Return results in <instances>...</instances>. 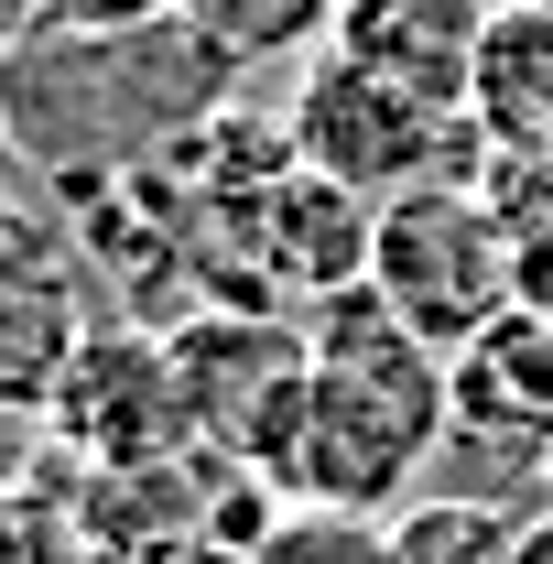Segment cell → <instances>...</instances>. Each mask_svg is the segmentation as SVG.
<instances>
[{
  "instance_id": "cell-8",
  "label": "cell",
  "mask_w": 553,
  "mask_h": 564,
  "mask_svg": "<svg viewBox=\"0 0 553 564\" xmlns=\"http://www.w3.org/2000/svg\"><path fill=\"white\" fill-rule=\"evenodd\" d=\"M445 380H456V423L467 434H532L553 445V315H499L467 358H445Z\"/></svg>"
},
{
  "instance_id": "cell-9",
  "label": "cell",
  "mask_w": 553,
  "mask_h": 564,
  "mask_svg": "<svg viewBox=\"0 0 553 564\" xmlns=\"http://www.w3.org/2000/svg\"><path fill=\"white\" fill-rule=\"evenodd\" d=\"M87 337H98V315H87L76 282H55V293H0V402L11 413H44L66 391V369H76Z\"/></svg>"
},
{
  "instance_id": "cell-7",
  "label": "cell",
  "mask_w": 553,
  "mask_h": 564,
  "mask_svg": "<svg viewBox=\"0 0 553 564\" xmlns=\"http://www.w3.org/2000/svg\"><path fill=\"white\" fill-rule=\"evenodd\" d=\"M467 120H478L488 152H510V163H553V0H510V11H488Z\"/></svg>"
},
{
  "instance_id": "cell-1",
  "label": "cell",
  "mask_w": 553,
  "mask_h": 564,
  "mask_svg": "<svg viewBox=\"0 0 553 564\" xmlns=\"http://www.w3.org/2000/svg\"><path fill=\"white\" fill-rule=\"evenodd\" d=\"M315 391H304V445H293V499L347 510V521H402L423 456L456 434V380L413 326L358 282L315 304Z\"/></svg>"
},
{
  "instance_id": "cell-17",
  "label": "cell",
  "mask_w": 553,
  "mask_h": 564,
  "mask_svg": "<svg viewBox=\"0 0 553 564\" xmlns=\"http://www.w3.org/2000/svg\"><path fill=\"white\" fill-rule=\"evenodd\" d=\"M44 11H55V0H0V55H22V44H44Z\"/></svg>"
},
{
  "instance_id": "cell-11",
  "label": "cell",
  "mask_w": 553,
  "mask_h": 564,
  "mask_svg": "<svg viewBox=\"0 0 553 564\" xmlns=\"http://www.w3.org/2000/svg\"><path fill=\"white\" fill-rule=\"evenodd\" d=\"M510 543H521V521L488 510V499H413L391 521V554L402 564H499Z\"/></svg>"
},
{
  "instance_id": "cell-15",
  "label": "cell",
  "mask_w": 553,
  "mask_h": 564,
  "mask_svg": "<svg viewBox=\"0 0 553 564\" xmlns=\"http://www.w3.org/2000/svg\"><path fill=\"white\" fill-rule=\"evenodd\" d=\"M174 0H55L44 11V44H120V33H163Z\"/></svg>"
},
{
  "instance_id": "cell-10",
  "label": "cell",
  "mask_w": 553,
  "mask_h": 564,
  "mask_svg": "<svg viewBox=\"0 0 553 564\" xmlns=\"http://www.w3.org/2000/svg\"><path fill=\"white\" fill-rule=\"evenodd\" d=\"M347 0H174V22L207 44L217 66H282V55H326Z\"/></svg>"
},
{
  "instance_id": "cell-13",
  "label": "cell",
  "mask_w": 553,
  "mask_h": 564,
  "mask_svg": "<svg viewBox=\"0 0 553 564\" xmlns=\"http://www.w3.org/2000/svg\"><path fill=\"white\" fill-rule=\"evenodd\" d=\"M261 564H402L391 554V521H347V510H282V532L261 543Z\"/></svg>"
},
{
  "instance_id": "cell-5",
  "label": "cell",
  "mask_w": 553,
  "mask_h": 564,
  "mask_svg": "<svg viewBox=\"0 0 553 564\" xmlns=\"http://www.w3.org/2000/svg\"><path fill=\"white\" fill-rule=\"evenodd\" d=\"M44 434L66 445L76 467H163V456H196V423L174 391V348L152 326H98L76 348L66 391L44 402Z\"/></svg>"
},
{
  "instance_id": "cell-2",
  "label": "cell",
  "mask_w": 553,
  "mask_h": 564,
  "mask_svg": "<svg viewBox=\"0 0 553 564\" xmlns=\"http://www.w3.org/2000/svg\"><path fill=\"white\" fill-rule=\"evenodd\" d=\"M369 293L434 358H467L499 315H521V239L478 185H413L369 217Z\"/></svg>"
},
{
  "instance_id": "cell-12",
  "label": "cell",
  "mask_w": 553,
  "mask_h": 564,
  "mask_svg": "<svg viewBox=\"0 0 553 564\" xmlns=\"http://www.w3.org/2000/svg\"><path fill=\"white\" fill-rule=\"evenodd\" d=\"M76 228L44 196H11L0 185V293H55V282H76Z\"/></svg>"
},
{
  "instance_id": "cell-6",
  "label": "cell",
  "mask_w": 553,
  "mask_h": 564,
  "mask_svg": "<svg viewBox=\"0 0 553 564\" xmlns=\"http://www.w3.org/2000/svg\"><path fill=\"white\" fill-rule=\"evenodd\" d=\"M478 44H488V0H347L326 33V55L413 87L423 109H467Z\"/></svg>"
},
{
  "instance_id": "cell-16",
  "label": "cell",
  "mask_w": 553,
  "mask_h": 564,
  "mask_svg": "<svg viewBox=\"0 0 553 564\" xmlns=\"http://www.w3.org/2000/svg\"><path fill=\"white\" fill-rule=\"evenodd\" d=\"M44 445H55L44 413H11V402H0V510H11L22 489H44Z\"/></svg>"
},
{
  "instance_id": "cell-3",
  "label": "cell",
  "mask_w": 553,
  "mask_h": 564,
  "mask_svg": "<svg viewBox=\"0 0 553 564\" xmlns=\"http://www.w3.org/2000/svg\"><path fill=\"white\" fill-rule=\"evenodd\" d=\"M282 131H293L304 174H326L347 196H380V207L413 196V185H478L467 163H488L467 109H423L413 87L347 66V55H304V87H293Z\"/></svg>"
},
{
  "instance_id": "cell-4",
  "label": "cell",
  "mask_w": 553,
  "mask_h": 564,
  "mask_svg": "<svg viewBox=\"0 0 553 564\" xmlns=\"http://www.w3.org/2000/svg\"><path fill=\"white\" fill-rule=\"evenodd\" d=\"M163 348H174V391H185L196 445H207V456H228V467H261L272 489H293V445H304L315 348H304L282 315H239V304L185 315Z\"/></svg>"
},
{
  "instance_id": "cell-14",
  "label": "cell",
  "mask_w": 553,
  "mask_h": 564,
  "mask_svg": "<svg viewBox=\"0 0 553 564\" xmlns=\"http://www.w3.org/2000/svg\"><path fill=\"white\" fill-rule=\"evenodd\" d=\"M0 564H87V543H76V499H66V521H55V499L22 489L11 510H0Z\"/></svg>"
}]
</instances>
